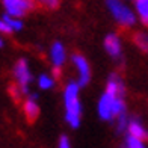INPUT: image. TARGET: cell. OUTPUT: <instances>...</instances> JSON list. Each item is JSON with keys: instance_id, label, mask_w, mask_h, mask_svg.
<instances>
[{"instance_id": "obj_1", "label": "cell", "mask_w": 148, "mask_h": 148, "mask_svg": "<svg viewBox=\"0 0 148 148\" xmlns=\"http://www.w3.org/2000/svg\"><path fill=\"white\" fill-rule=\"evenodd\" d=\"M80 86L77 82H70L64 89V103H65V121L73 129L80 125V115H82V104L79 98Z\"/></svg>"}, {"instance_id": "obj_2", "label": "cell", "mask_w": 148, "mask_h": 148, "mask_svg": "<svg viewBox=\"0 0 148 148\" xmlns=\"http://www.w3.org/2000/svg\"><path fill=\"white\" fill-rule=\"evenodd\" d=\"M106 5H107V9H109L110 15L115 18V21L118 24L124 26V27H132L136 23L134 12L121 0H106Z\"/></svg>"}, {"instance_id": "obj_3", "label": "cell", "mask_w": 148, "mask_h": 148, "mask_svg": "<svg viewBox=\"0 0 148 148\" xmlns=\"http://www.w3.org/2000/svg\"><path fill=\"white\" fill-rule=\"evenodd\" d=\"M2 2L6 9V14L17 18L26 15L35 6V0H2Z\"/></svg>"}, {"instance_id": "obj_4", "label": "cell", "mask_w": 148, "mask_h": 148, "mask_svg": "<svg viewBox=\"0 0 148 148\" xmlns=\"http://www.w3.org/2000/svg\"><path fill=\"white\" fill-rule=\"evenodd\" d=\"M14 76H15V80H17L21 92L24 95H29L27 86L32 82V73L29 70V65H27V60L26 59H20L17 62L15 68H14Z\"/></svg>"}, {"instance_id": "obj_5", "label": "cell", "mask_w": 148, "mask_h": 148, "mask_svg": "<svg viewBox=\"0 0 148 148\" xmlns=\"http://www.w3.org/2000/svg\"><path fill=\"white\" fill-rule=\"evenodd\" d=\"M73 64H74V68L77 70V83L79 86H86L91 80V68H89V64L88 60L85 59V56L82 55H74L71 58Z\"/></svg>"}, {"instance_id": "obj_6", "label": "cell", "mask_w": 148, "mask_h": 148, "mask_svg": "<svg viewBox=\"0 0 148 148\" xmlns=\"http://www.w3.org/2000/svg\"><path fill=\"white\" fill-rule=\"evenodd\" d=\"M113 100H115V95H112L109 92H104L98 100V115L101 119L104 121H110L113 119L112 115V107H113Z\"/></svg>"}, {"instance_id": "obj_7", "label": "cell", "mask_w": 148, "mask_h": 148, "mask_svg": "<svg viewBox=\"0 0 148 148\" xmlns=\"http://www.w3.org/2000/svg\"><path fill=\"white\" fill-rule=\"evenodd\" d=\"M104 49L107 55L113 59H119L123 55V49H121V39L115 33H109L104 39Z\"/></svg>"}, {"instance_id": "obj_8", "label": "cell", "mask_w": 148, "mask_h": 148, "mask_svg": "<svg viewBox=\"0 0 148 148\" xmlns=\"http://www.w3.org/2000/svg\"><path fill=\"white\" fill-rule=\"evenodd\" d=\"M106 92L112 94L115 97H123L125 95V86L124 82L118 74H110L109 80H107V85H106Z\"/></svg>"}, {"instance_id": "obj_9", "label": "cell", "mask_w": 148, "mask_h": 148, "mask_svg": "<svg viewBox=\"0 0 148 148\" xmlns=\"http://www.w3.org/2000/svg\"><path fill=\"white\" fill-rule=\"evenodd\" d=\"M50 60L53 66H62L66 60V51H65V47L62 42H53V45L50 47Z\"/></svg>"}, {"instance_id": "obj_10", "label": "cell", "mask_w": 148, "mask_h": 148, "mask_svg": "<svg viewBox=\"0 0 148 148\" xmlns=\"http://www.w3.org/2000/svg\"><path fill=\"white\" fill-rule=\"evenodd\" d=\"M127 132H129L130 136L138 138V139H140V140H147V139H148V130L139 123L138 119H130V121H129Z\"/></svg>"}, {"instance_id": "obj_11", "label": "cell", "mask_w": 148, "mask_h": 148, "mask_svg": "<svg viewBox=\"0 0 148 148\" xmlns=\"http://www.w3.org/2000/svg\"><path fill=\"white\" fill-rule=\"evenodd\" d=\"M23 110H24V115L29 121H35L39 115V106L36 103V100H32L27 98L23 104Z\"/></svg>"}, {"instance_id": "obj_12", "label": "cell", "mask_w": 148, "mask_h": 148, "mask_svg": "<svg viewBox=\"0 0 148 148\" xmlns=\"http://www.w3.org/2000/svg\"><path fill=\"white\" fill-rule=\"evenodd\" d=\"M136 12L145 26H148V0H134Z\"/></svg>"}, {"instance_id": "obj_13", "label": "cell", "mask_w": 148, "mask_h": 148, "mask_svg": "<svg viewBox=\"0 0 148 148\" xmlns=\"http://www.w3.org/2000/svg\"><path fill=\"white\" fill-rule=\"evenodd\" d=\"M123 113H125L124 100H123V97H115V100H113V107H112V115H113V118H118Z\"/></svg>"}, {"instance_id": "obj_14", "label": "cell", "mask_w": 148, "mask_h": 148, "mask_svg": "<svg viewBox=\"0 0 148 148\" xmlns=\"http://www.w3.org/2000/svg\"><path fill=\"white\" fill-rule=\"evenodd\" d=\"M3 20L6 21V24L12 29V32H15V30L18 32V30L23 29V21L20 18H17V17H12L9 14H6V15H3Z\"/></svg>"}, {"instance_id": "obj_15", "label": "cell", "mask_w": 148, "mask_h": 148, "mask_svg": "<svg viewBox=\"0 0 148 148\" xmlns=\"http://www.w3.org/2000/svg\"><path fill=\"white\" fill-rule=\"evenodd\" d=\"M38 86L41 89H51L55 86V79L49 74H41L38 77Z\"/></svg>"}, {"instance_id": "obj_16", "label": "cell", "mask_w": 148, "mask_h": 148, "mask_svg": "<svg viewBox=\"0 0 148 148\" xmlns=\"http://www.w3.org/2000/svg\"><path fill=\"white\" fill-rule=\"evenodd\" d=\"M134 42H136V45L140 50L148 53V33H144V32L136 33V35H134Z\"/></svg>"}, {"instance_id": "obj_17", "label": "cell", "mask_w": 148, "mask_h": 148, "mask_svg": "<svg viewBox=\"0 0 148 148\" xmlns=\"http://www.w3.org/2000/svg\"><path fill=\"white\" fill-rule=\"evenodd\" d=\"M125 148H145L144 140H140L138 138H133V136H127L125 139Z\"/></svg>"}, {"instance_id": "obj_18", "label": "cell", "mask_w": 148, "mask_h": 148, "mask_svg": "<svg viewBox=\"0 0 148 148\" xmlns=\"http://www.w3.org/2000/svg\"><path fill=\"white\" fill-rule=\"evenodd\" d=\"M127 127H129V118H127L125 113H123V115H119L116 118V130L119 133H123L127 130Z\"/></svg>"}, {"instance_id": "obj_19", "label": "cell", "mask_w": 148, "mask_h": 148, "mask_svg": "<svg viewBox=\"0 0 148 148\" xmlns=\"http://www.w3.org/2000/svg\"><path fill=\"white\" fill-rule=\"evenodd\" d=\"M35 2L47 9H56L59 6V0H35Z\"/></svg>"}, {"instance_id": "obj_20", "label": "cell", "mask_w": 148, "mask_h": 148, "mask_svg": "<svg viewBox=\"0 0 148 148\" xmlns=\"http://www.w3.org/2000/svg\"><path fill=\"white\" fill-rule=\"evenodd\" d=\"M58 148H71V142H70V139L66 138L65 134H64V136H60Z\"/></svg>"}, {"instance_id": "obj_21", "label": "cell", "mask_w": 148, "mask_h": 148, "mask_svg": "<svg viewBox=\"0 0 148 148\" xmlns=\"http://www.w3.org/2000/svg\"><path fill=\"white\" fill-rule=\"evenodd\" d=\"M0 33H12V29L6 24L3 18H0Z\"/></svg>"}, {"instance_id": "obj_22", "label": "cell", "mask_w": 148, "mask_h": 148, "mask_svg": "<svg viewBox=\"0 0 148 148\" xmlns=\"http://www.w3.org/2000/svg\"><path fill=\"white\" fill-rule=\"evenodd\" d=\"M53 76H55V77H59V76H60V70H59V66H55V68H53Z\"/></svg>"}, {"instance_id": "obj_23", "label": "cell", "mask_w": 148, "mask_h": 148, "mask_svg": "<svg viewBox=\"0 0 148 148\" xmlns=\"http://www.w3.org/2000/svg\"><path fill=\"white\" fill-rule=\"evenodd\" d=\"M3 45V41H2V39H0V47H2Z\"/></svg>"}]
</instances>
